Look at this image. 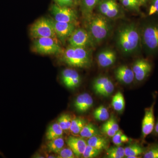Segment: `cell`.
<instances>
[{"label":"cell","instance_id":"cell-1","mask_svg":"<svg viewBox=\"0 0 158 158\" xmlns=\"http://www.w3.org/2000/svg\"><path fill=\"white\" fill-rule=\"evenodd\" d=\"M116 41L118 48L123 53L131 54L138 50L140 47L141 34L135 25L127 24L118 31Z\"/></svg>","mask_w":158,"mask_h":158},{"label":"cell","instance_id":"cell-2","mask_svg":"<svg viewBox=\"0 0 158 158\" xmlns=\"http://www.w3.org/2000/svg\"><path fill=\"white\" fill-rule=\"evenodd\" d=\"M62 53V62L71 67L88 68L91 65V55L86 48L69 46Z\"/></svg>","mask_w":158,"mask_h":158},{"label":"cell","instance_id":"cell-3","mask_svg":"<svg viewBox=\"0 0 158 158\" xmlns=\"http://www.w3.org/2000/svg\"><path fill=\"white\" fill-rule=\"evenodd\" d=\"M111 29V24L107 18L97 15L90 20L88 32L94 43H98L107 38Z\"/></svg>","mask_w":158,"mask_h":158},{"label":"cell","instance_id":"cell-4","mask_svg":"<svg viewBox=\"0 0 158 158\" xmlns=\"http://www.w3.org/2000/svg\"><path fill=\"white\" fill-rule=\"evenodd\" d=\"M141 43L148 53L158 52V23L149 22L144 25L141 32Z\"/></svg>","mask_w":158,"mask_h":158},{"label":"cell","instance_id":"cell-5","mask_svg":"<svg viewBox=\"0 0 158 158\" xmlns=\"http://www.w3.org/2000/svg\"><path fill=\"white\" fill-rule=\"evenodd\" d=\"M32 51L41 55H57L62 53L63 50L58 40L52 37H41L34 39Z\"/></svg>","mask_w":158,"mask_h":158},{"label":"cell","instance_id":"cell-6","mask_svg":"<svg viewBox=\"0 0 158 158\" xmlns=\"http://www.w3.org/2000/svg\"><path fill=\"white\" fill-rule=\"evenodd\" d=\"M31 37L34 39L52 37L58 40L52 19L42 17L32 25L30 29Z\"/></svg>","mask_w":158,"mask_h":158},{"label":"cell","instance_id":"cell-7","mask_svg":"<svg viewBox=\"0 0 158 158\" xmlns=\"http://www.w3.org/2000/svg\"><path fill=\"white\" fill-rule=\"evenodd\" d=\"M50 11L54 19L59 22L75 23L77 19V14L72 7H63L56 4H52Z\"/></svg>","mask_w":158,"mask_h":158},{"label":"cell","instance_id":"cell-8","mask_svg":"<svg viewBox=\"0 0 158 158\" xmlns=\"http://www.w3.org/2000/svg\"><path fill=\"white\" fill-rule=\"evenodd\" d=\"M68 41L70 46L86 48L92 46L94 43L88 31L81 28H76Z\"/></svg>","mask_w":158,"mask_h":158},{"label":"cell","instance_id":"cell-9","mask_svg":"<svg viewBox=\"0 0 158 158\" xmlns=\"http://www.w3.org/2000/svg\"><path fill=\"white\" fill-rule=\"evenodd\" d=\"M57 39L65 43L76 29L74 23L59 22L52 19Z\"/></svg>","mask_w":158,"mask_h":158},{"label":"cell","instance_id":"cell-10","mask_svg":"<svg viewBox=\"0 0 158 158\" xmlns=\"http://www.w3.org/2000/svg\"><path fill=\"white\" fill-rule=\"evenodd\" d=\"M152 66L149 61L145 59H139L134 63L132 70L135 79L138 82L144 81L151 73Z\"/></svg>","mask_w":158,"mask_h":158},{"label":"cell","instance_id":"cell-11","mask_svg":"<svg viewBox=\"0 0 158 158\" xmlns=\"http://www.w3.org/2000/svg\"><path fill=\"white\" fill-rule=\"evenodd\" d=\"M156 100L149 107L146 108L142 122V137L143 140L153 131L155 127L154 106Z\"/></svg>","mask_w":158,"mask_h":158},{"label":"cell","instance_id":"cell-12","mask_svg":"<svg viewBox=\"0 0 158 158\" xmlns=\"http://www.w3.org/2000/svg\"><path fill=\"white\" fill-rule=\"evenodd\" d=\"M61 79L64 85L70 89H74L78 87L81 81L78 73L71 69H66L62 71Z\"/></svg>","mask_w":158,"mask_h":158},{"label":"cell","instance_id":"cell-13","mask_svg":"<svg viewBox=\"0 0 158 158\" xmlns=\"http://www.w3.org/2000/svg\"><path fill=\"white\" fill-rule=\"evenodd\" d=\"M93 105V98L89 94L87 93L78 95L74 103V106L77 111L82 113L88 111Z\"/></svg>","mask_w":158,"mask_h":158},{"label":"cell","instance_id":"cell-14","mask_svg":"<svg viewBox=\"0 0 158 158\" xmlns=\"http://www.w3.org/2000/svg\"><path fill=\"white\" fill-rule=\"evenodd\" d=\"M66 143L69 147L72 150L76 156H82L87 146V142L82 138L70 136L67 138Z\"/></svg>","mask_w":158,"mask_h":158},{"label":"cell","instance_id":"cell-15","mask_svg":"<svg viewBox=\"0 0 158 158\" xmlns=\"http://www.w3.org/2000/svg\"><path fill=\"white\" fill-rule=\"evenodd\" d=\"M115 75L118 81L125 84H131L135 79L132 69L127 65L119 66L115 71Z\"/></svg>","mask_w":158,"mask_h":158},{"label":"cell","instance_id":"cell-16","mask_svg":"<svg viewBox=\"0 0 158 158\" xmlns=\"http://www.w3.org/2000/svg\"><path fill=\"white\" fill-rule=\"evenodd\" d=\"M116 53L110 49L102 51L97 57L98 64L103 68H106L113 65L116 62Z\"/></svg>","mask_w":158,"mask_h":158},{"label":"cell","instance_id":"cell-17","mask_svg":"<svg viewBox=\"0 0 158 158\" xmlns=\"http://www.w3.org/2000/svg\"><path fill=\"white\" fill-rule=\"evenodd\" d=\"M87 144L96 149L102 150L107 149L108 142L106 139L99 135L94 136L88 138Z\"/></svg>","mask_w":158,"mask_h":158},{"label":"cell","instance_id":"cell-18","mask_svg":"<svg viewBox=\"0 0 158 158\" xmlns=\"http://www.w3.org/2000/svg\"><path fill=\"white\" fill-rule=\"evenodd\" d=\"M101 0H81V8L85 17H90L94 9L100 2Z\"/></svg>","mask_w":158,"mask_h":158},{"label":"cell","instance_id":"cell-19","mask_svg":"<svg viewBox=\"0 0 158 158\" xmlns=\"http://www.w3.org/2000/svg\"><path fill=\"white\" fill-rule=\"evenodd\" d=\"M63 134V130L60 127L59 123L56 122L49 127L46 133V138L47 140L50 141L62 137Z\"/></svg>","mask_w":158,"mask_h":158},{"label":"cell","instance_id":"cell-20","mask_svg":"<svg viewBox=\"0 0 158 158\" xmlns=\"http://www.w3.org/2000/svg\"><path fill=\"white\" fill-rule=\"evenodd\" d=\"M145 148L140 144H131L124 148L125 156L128 158L131 156H138L144 153Z\"/></svg>","mask_w":158,"mask_h":158},{"label":"cell","instance_id":"cell-21","mask_svg":"<svg viewBox=\"0 0 158 158\" xmlns=\"http://www.w3.org/2000/svg\"><path fill=\"white\" fill-rule=\"evenodd\" d=\"M65 145V141L62 137L48 141L47 147L49 151L58 154Z\"/></svg>","mask_w":158,"mask_h":158},{"label":"cell","instance_id":"cell-22","mask_svg":"<svg viewBox=\"0 0 158 158\" xmlns=\"http://www.w3.org/2000/svg\"><path fill=\"white\" fill-rule=\"evenodd\" d=\"M82 138H89L94 136L100 135V132L98 128L91 123H87L80 133Z\"/></svg>","mask_w":158,"mask_h":158},{"label":"cell","instance_id":"cell-23","mask_svg":"<svg viewBox=\"0 0 158 158\" xmlns=\"http://www.w3.org/2000/svg\"><path fill=\"white\" fill-rule=\"evenodd\" d=\"M86 124L87 121L85 119L77 117L72 119L69 131L73 135H78Z\"/></svg>","mask_w":158,"mask_h":158},{"label":"cell","instance_id":"cell-24","mask_svg":"<svg viewBox=\"0 0 158 158\" xmlns=\"http://www.w3.org/2000/svg\"><path fill=\"white\" fill-rule=\"evenodd\" d=\"M112 105L114 110L117 112H122L124 110L125 106L124 98L120 91H118L113 97Z\"/></svg>","mask_w":158,"mask_h":158},{"label":"cell","instance_id":"cell-25","mask_svg":"<svg viewBox=\"0 0 158 158\" xmlns=\"http://www.w3.org/2000/svg\"><path fill=\"white\" fill-rule=\"evenodd\" d=\"M94 118L100 121H107L110 118V113L107 108L103 106L97 108L94 112Z\"/></svg>","mask_w":158,"mask_h":158},{"label":"cell","instance_id":"cell-26","mask_svg":"<svg viewBox=\"0 0 158 158\" xmlns=\"http://www.w3.org/2000/svg\"><path fill=\"white\" fill-rule=\"evenodd\" d=\"M106 156L109 158H122L125 156L124 148L120 146L112 147L107 149Z\"/></svg>","mask_w":158,"mask_h":158},{"label":"cell","instance_id":"cell-27","mask_svg":"<svg viewBox=\"0 0 158 158\" xmlns=\"http://www.w3.org/2000/svg\"><path fill=\"white\" fill-rule=\"evenodd\" d=\"M72 118L69 114H63L59 116L58 123L63 131H68L70 130Z\"/></svg>","mask_w":158,"mask_h":158},{"label":"cell","instance_id":"cell-28","mask_svg":"<svg viewBox=\"0 0 158 158\" xmlns=\"http://www.w3.org/2000/svg\"><path fill=\"white\" fill-rule=\"evenodd\" d=\"M113 142L116 146H120L123 143H126L129 140L127 136L121 130H118L113 137Z\"/></svg>","mask_w":158,"mask_h":158},{"label":"cell","instance_id":"cell-29","mask_svg":"<svg viewBox=\"0 0 158 158\" xmlns=\"http://www.w3.org/2000/svg\"><path fill=\"white\" fill-rule=\"evenodd\" d=\"M115 2V0H102L100 1L98 4V9L102 15L106 16Z\"/></svg>","mask_w":158,"mask_h":158},{"label":"cell","instance_id":"cell-30","mask_svg":"<svg viewBox=\"0 0 158 158\" xmlns=\"http://www.w3.org/2000/svg\"><path fill=\"white\" fill-rule=\"evenodd\" d=\"M144 158H158V143L149 145L143 154Z\"/></svg>","mask_w":158,"mask_h":158},{"label":"cell","instance_id":"cell-31","mask_svg":"<svg viewBox=\"0 0 158 158\" xmlns=\"http://www.w3.org/2000/svg\"><path fill=\"white\" fill-rule=\"evenodd\" d=\"M114 90V86L113 82L110 80L104 87L96 92L97 94L104 97L109 96Z\"/></svg>","mask_w":158,"mask_h":158},{"label":"cell","instance_id":"cell-32","mask_svg":"<svg viewBox=\"0 0 158 158\" xmlns=\"http://www.w3.org/2000/svg\"><path fill=\"white\" fill-rule=\"evenodd\" d=\"M102 151L87 144L82 156L85 158H95L100 154Z\"/></svg>","mask_w":158,"mask_h":158},{"label":"cell","instance_id":"cell-33","mask_svg":"<svg viewBox=\"0 0 158 158\" xmlns=\"http://www.w3.org/2000/svg\"><path fill=\"white\" fill-rule=\"evenodd\" d=\"M120 1L125 8L131 10L138 11L141 5L139 0H120Z\"/></svg>","mask_w":158,"mask_h":158},{"label":"cell","instance_id":"cell-34","mask_svg":"<svg viewBox=\"0 0 158 158\" xmlns=\"http://www.w3.org/2000/svg\"><path fill=\"white\" fill-rule=\"evenodd\" d=\"M110 79L107 77H101L97 78L93 83V89L95 93L106 85Z\"/></svg>","mask_w":158,"mask_h":158},{"label":"cell","instance_id":"cell-35","mask_svg":"<svg viewBox=\"0 0 158 158\" xmlns=\"http://www.w3.org/2000/svg\"><path fill=\"white\" fill-rule=\"evenodd\" d=\"M57 158H74L75 155L72 150L70 148H63L58 153Z\"/></svg>","mask_w":158,"mask_h":158},{"label":"cell","instance_id":"cell-36","mask_svg":"<svg viewBox=\"0 0 158 158\" xmlns=\"http://www.w3.org/2000/svg\"><path fill=\"white\" fill-rule=\"evenodd\" d=\"M119 13V6L116 2H115L105 17L110 19L115 18L118 16Z\"/></svg>","mask_w":158,"mask_h":158},{"label":"cell","instance_id":"cell-37","mask_svg":"<svg viewBox=\"0 0 158 158\" xmlns=\"http://www.w3.org/2000/svg\"><path fill=\"white\" fill-rule=\"evenodd\" d=\"M102 131L103 133L110 137H113L116 133V131H114L110 125L108 120L103 124L102 127Z\"/></svg>","mask_w":158,"mask_h":158},{"label":"cell","instance_id":"cell-38","mask_svg":"<svg viewBox=\"0 0 158 158\" xmlns=\"http://www.w3.org/2000/svg\"><path fill=\"white\" fill-rule=\"evenodd\" d=\"M56 4L63 7H73L76 5L78 0H54Z\"/></svg>","mask_w":158,"mask_h":158},{"label":"cell","instance_id":"cell-39","mask_svg":"<svg viewBox=\"0 0 158 158\" xmlns=\"http://www.w3.org/2000/svg\"><path fill=\"white\" fill-rule=\"evenodd\" d=\"M158 14V0H152L148 10V15Z\"/></svg>","mask_w":158,"mask_h":158},{"label":"cell","instance_id":"cell-40","mask_svg":"<svg viewBox=\"0 0 158 158\" xmlns=\"http://www.w3.org/2000/svg\"><path fill=\"white\" fill-rule=\"evenodd\" d=\"M107 120L113 130L116 131V132L118 131L119 130V126H118V123H117L115 118L113 116H112Z\"/></svg>","mask_w":158,"mask_h":158},{"label":"cell","instance_id":"cell-41","mask_svg":"<svg viewBox=\"0 0 158 158\" xmlns=\"http://www.w3.org/2000/svg\"><path fill=\"white\" fill-rule=\"evenodd\" d=\"M154 134L156 136H158V118L157 121L155 124L154 128L153 131Z\"/></svg>","mask_w":158,"mask_h":158},{"label":"cell","instance_id":"cell-42","mask_svg":"<svg viewBox=\"0 0 158 158\" xmlns=\"http://www.w3.org/2000/svg\"><path fill=\"white\" fill-rule=\"evenodd\" d=\"M32 157L35 158H44V157L43 156L40 155V154L38 153H36V154H35Z\"/></svg>","mask_w":158,"mask_h":158},{"label":"cell","instance_id":"cell-43","mask_svg":"<svg viewBox=\"0 0 158 158\" xmlns=\"http://www.w3.org/2000/svg\"><path fill=\"white\" fill-rule=\"evenodd\" d=\"M140 4H144L147 2V0H139Z\"/></svg>","mask_w":158,"mask_h":158},{"label":"cell","instance_id":"cell-44","mask_svg":"<svg viewBox=\"0 0 158 158\" xmlns=\"http://www.w3.org/2000/svg\"><path fill=\"white\" fill-rule=\"evenodd\" d=\"M0 155H2V156H3V154L1 152H0Z\"/></svg>","mask_w":158,"mask_h":158}]
</instances>
